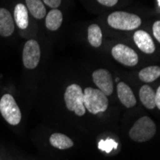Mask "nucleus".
I'll return each mask as SVG.
<instances>
[{
    "mask_svg": "<svg viewBox=\"0 0 160 160\" xmlns=\"http://www.w3.org/2000/svg\"><path fill=\"white\" fill-rule=\"evenodd\" d=\"M102 30L97 24H91L88 27V31H87V38H88V42L90 45L97 48L100 47L102 44Z\"/></svg>",
    "mask_w": 160,
    "mask_h": 160,
    "instance_id": "a211bd4d",
    "label": "nucleus"
},
{
    "mask_svg": "<svg viewBox=\"0 0 160 160\" xmlns=\"http://www.w3.org/2000/svg\"><path fill=\"white\" fill-rule=\"evenodd\" d=\"M152 33H153L154 38L157 39V41L160 42V20H157L153 23Z\"/></svg>",
    "mask_w": 160,
    "mask_h": 160,
    "instance_id": "6ab92c4d",
    "label": "nucleus"
},
{
    "mask_svg": "<svg viewBox=\"0 0 160 160\" xmlns=\"http://www.w3.org/2000/svg\"><path fill=\"white\" fill-rule=\"evenodd\" d=\"M83 104L85 109L91 114H98L108 109V96L99 89L87 87L83 92Z\"/></svg>",
    "mask_w": 160,
    "mask_h": 160,
    "instance_id": "f257e3e1",
    "label": "nucleus"
},
{
    "mask_svg": "<svg viewBox=\"0 0 160 160\" xmlns=\"http://www.w3.org/2000/svg\"><path fill=\"white\" fill-rule=\"evenodd\" d=\"M14 20L16 24L20 29H26L29 24V18H28V10L24 4H17L14 7Z\"/></svg>",
    "mask_w": 160,
    "mask_h": 160,
    "instance_id": "2eb2a0df",
    "label": "nucleus"
},
{
    "mask_svg": "<svg viewBox=\"0 0 160 160\" xmlns=\"http://www.w3.org/2000/svg\"><path fill=\"white\" fill-rule=\"evenodd\" d=\"M139 79L145 82H152L160 77V67L156 65L143 68L138 74Z\"/></svg>",
    "mask_w": 160,
    "mask_h": 160,
    "instance_id": "f3484780",
    "label": "nucleus"
},
{
    "mask_svg": "<svg viewBox=\"0 0 160 160\" xmlns=\"http://www.w3.org/2000/svg\"><path fill=\"white\" fill-rule=\"evenodd\" d=\"M0 113L6 122L12 126H17L21 121V111L10 94H5L0 99Z\"/></svg>",
    "mask_w": 160,
    "mask_h": 160,
    "instance_id": "39448f33",
    "label": "nucleus"
},
{
    "mask_svg": "<svg viewBox=\"0 0 160 160\" xmlns=\"http://www.w3.org/2000/svg\"><path fill=\"white\" fill-rule=\"evenodd\" d=\"M112 57L120 63L127 66H134L138 63V55L135 51L125 44L115 45L112 50Z\"/></svg>",
    "mask_w": 160,
    "mask_h": 160,
    "instance_id": "0eeeda50",
    "label": "nucleus"
},
{
    "mask_svg": "<svg viewBox=\"0 0 160 160\" xmlns=\"http://www.w3.org/2000/svg\"><path fill=\"white\" fill-rule=\"evenodd\" d=\"M155 106L158 108V109H160V86L155 92Z\"/></svg>",
    "mask_w": 160,
    "mask_h": 160,
    "instance_id": "4be33fe9",
    "label": "nucleus"
},
{
    "mask_svg": "<svg viewBox=\"0 0 160 160\" xmlns=\"http://www.w3.org/2000/svg\"><path fill=\"white\" fill-rule=\"evenodd\" d=\"M94 83L97 85L99 90L109 96L113 92V81L110 73L106 69L95 70L92 74Z\"/></svg>",
    "mask_w": 160,
    "mask_h": 160,
    "instance_id": "6e6552de",
    "label": "nucleus"
},
{
    "mask_svg": "<svg viewBox=\"0 0 160 160\" xmlns=\"http://www.w3.org/2000/svg\"><path fill=\"white\" fill-rule=\"evenodd\" d=\"M156 132L154 122L148 116L139 118L129 130V137L135 142H146L152 139Z\"/></svg>",
    "mask_w": 160,
    "mask_h": 160,
    "instance_id": "f03ea898",
    "label": "nucleus"
},
{
    "mask_svg": "<svg viewBox=\"0 0 160 160\" xmlns=\"http://www.w3.org/2000/svg\"><path fill=\"white\" fill-rule=\"evenodd\" d=\"M42 1L52 9H57L62 3V0H42Z\"/></svg>",
    "mask_w": 160,
    "mask_h": 160,
    "instance_id": "aec40b11",
    "label": "nucleus"
},
{
    "mask_svg": "<svg viewBox=\"0 0 160 160\" xmlns=\"http://www.w3.org/2000/svg\"><path fill=\"white\" fill-rule=\"evenodd\" d=\"M133 40L136 46L144 53L152 54L155 51V45L152 37L143 30H138L133 35Z\"/></svg>",
    "mask_w": 160,
    "mask_h": 160,
    "instance_id": "1a4fd4ad",
    "label": "nucleus"
},
{
    "mask_svg": "<svg viewBox=\"0 0 160 160\" xmlns=\"http://www.w3.org/2000/svg\"><path fill=\"white\" fill-rule=\"evenodd\" d=\"M62 23V13L60 10L53 9L46 16L45 26L50 31H57Z\"/></svg>",
    "mask_w": 160,
    "mask_h": 160,
    "instance_id": "4468645a",
    "label": "nucleus"
},
{
    "mask_svg": "<svg viewBox=\"0 0 160 160\" xmlns=\"http://www.w3.org/2000/svg\"><path fill=\"white\" fill-rule=\"evenodd\" d=\"M141 18L133 13L127 12H114L108 18V23L110 27L118 30L130 31L141 25Z\"/></svg>",
    "mask_w": 160,
    "mask_h": 160,
    "instance_id": "7ed1b4c3",
    "label": "nucleus"
},
{
    "mask_svg": "<svg viewBox=\"0 0 160 160\" xmlns=\"http://www.w3.org/2000/svg\"><path fill=\"white\" fill-rule=\"evenodd\" d=\"M40 61V47L35 39L28 40L23 48L22 62L27 69H34L38 65Z\"/></svg>",
    "mask_w": 160,
    "mask_h": 160,
    "instance_id": "423d86ee",
    "label": "nucleus"
},
{
    "mask_svg": "<svg viewBox=\"0 0 160 160\" xmlns=\"http://www.w3.org/2000/svg\"><path fill=\"white\" fill-rule=\"evenodd\" d=\"M50 144L59 150H66L73 147L74 142L68 136L62 133H53L50 136Z\"/></svg>",
    "mask_w": 160,
    "mask_h": 160,
    "instance_id": "dca6fc26",
    "label": "nucleus"
},
{
    "mask_svg": "<svg viewBox=\"0 0 160 160\" xmlns=\"http://www.w3.org/2000/svg\"><path fill=\"white\" fill-rule=\"evenodd\" d=\"M13 31L14 21L11 12L5 8H0V36L10 37Z\"/></svg>",
    "mask_w": 160,
    "mask_h": 160,
    "instance_id": "9b49d317",
    "label": "nucleus"
},
{
    "mask_svg": "<svg viewBox=\"0 0 160 160\" xmlns=\"http://www.w3.org/2000/svg\"><path fill=\"white\" fill-rule=\"evenodd\" d=\"M26 8L37 19H41L46 16V8L42 0H26Z\"/></svg>",
    "mask_w": 160,
    "mask_h": 160,
    "instance_id": "ddd939ff",
    "label": "nucleus"
},
{
    "mask_svg": "<svg viewBox=\"0 0 160 160\" xmlns=\"http://www.w3.org/2000/svg\"><path fill=\"white\" fill-rule=\"evenodd\" d=\"M139 98L144 107L148 109H153L155 106V93L149 85H143L139 91Z\"/></svg>",
    "mask_w": 160,
    "mask_h": 160,
    "instance_id": "f8f14e48",
    "label": "nucleus"
},
{
    "mask_svg": "<svg viewBox=\"0 0 160 160\" xmlns=\"http://www.w3.org/2000/svg\"><path fill=\"white\" fill-rule=\"evenodd\" d=\"M117 94L121 103L128 108L136 105V99L132 88L125 82H119L117 84Z\"/></svg>",
    "mask_w": 160,
    "mask_h": 160,
    "instance_id": "9d476101",
    "label": "nucleus"
},
{
    "mask_svg": "<svg viewBox=\"0 0 160 160\" xmlns=\"http://www.w3.org/2000/svg\"><path fill=\"white\" fill-rule=\"evenodd\" d=\"M97 1H98L100 4L104 5V6L112 7V6H114V5L117 4L118 0H97Z\"/></svg>",
    "mask_w": 160,
    "mask_h": 160,
    "instance_id": "412c9836",
    "label": "nucleus"
},
{
    "mask_svg": "<svg viewBox=\"0 0 160 160\" xmlns=\"http://www.w3.org/2000/svg\"><path fill=\"white\" fill-rule=\"evenodd\" d=\"M64 102L68 110L74 111L76 115L82 116L85 113L83 104V91L77 83L70 84L64 93Z\"/></svg>",
    "mask_w": 160,
    "mask_h": 160,
    "instance_id": "20e7f679",
    "label": "nucleus"
},
{
    "mask_svg": "<svg viewBox=\"0 0 160 160\" xmlns=\"http://www.w3.org/2000/svg\"><path fill=\"white\" fill-rule=\"evenodd\" d=\"M158 2H159V5H160V0H158Z\"/></svg>",
    "mask_w": 160,
    "mask_h": 160,
    "instance_id": "5701e85b",
    "label": "nucleus"
}]
</instances>
